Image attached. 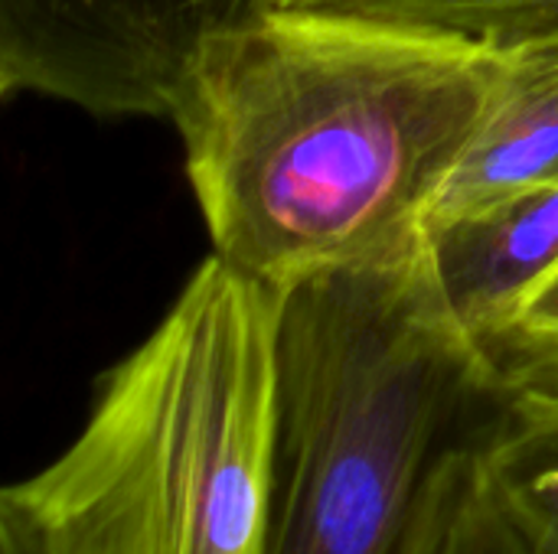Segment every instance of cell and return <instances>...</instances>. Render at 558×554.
Masks as SVG:
<instances>
[{
  "label": "cell",
  "mask_w": 558,
  "mask_h": 554,
  "mask_svg": "<svg viewBox=\"0 0 558 554\" xmlns=\"http://www.w3.org/2000/svg\"><path fill=\"white\" fill-rule=\"evenodd\" d=\"M298 7L353 10L386 20L425 23L504 46L558 36V0H278Z\"/></svg>",
  "instance_id": "cell-10"
},
{
  "label": "cell",
  "mask_w": 558,
  "mask_h": 554,
  "mask_svg": "<svg viewBox=\"0 0 558 554\" xmlns=\"http://www.w3.org/2000/svg\"><path fill=\"white\" fill-rule=\"evenodd\" d=\"M484 447L454 467L412 554H553L490 483Z\"/></svg>",
  "instance_id": "cell-8"
},
{
  "label": "cell",
  "mask_w": 558,
  "mask_h": 554,
  "mask_svg": "<svg viewBox=\"0 0 558 554\" xmlns=\"http://www.w3.org/2000/svg\"><path fill=\"white\" fill-rule=\"evenodd\" d=\"M517 46L265 0L196 52L170 121L219 261L281 294L418 232Z\"/></svg>",
  "instance_id": "cell-1"
},
{
  "label": "cell",
  "mask_w": 558,
  "mask_h": 554,
  "mask_svg": "<svg viewBox=\"0 0 558 554\" xmlns=\"http://www.w3.org/2000/svg\"><path fill=\"white\" fill-rule=\"evenodd\" d=\"M481 460L513 516L558 554V408L507 402Z\"/></svg>",
  "instance_id": "cell-7"
},
{
  "label": "cell",
  "mask_w": 558,
  "mask_h": 554,
  "mask_svg": "<svg viewBox=\"0 0 558 554\" xmlns=\"http://www.w3.org/2000/svg\"><path fill=\"white\" fill-rule=\"evenodd\" d=\"M481 346L507 402L558 408V264Z\"/></svg>",
  "instance_id": "cell-9"
},
{
  "label": "cell",
  "mask_w": 558,
  "mask_h": 554,
  "mask_svg": "<svg viewBox=\"0 0 558 554\" xmlns=\"http://www.w3.org/2000/svg\"><path fill=\"white\" fill-rule=\"evenodd\" d=\"M445 300L484 343L558 264V183L425 229Z\"/></svg>",
  "instance_id": "cell-5"
},
{
  "label": "cell",
  "mask_w": 558,
  "mask_h": 554,
  "mask_svg": "<svg viewBox=\"0 0 558 554\" xmlns=\"http://www.w3.org/2000/svg\"><path fill=\"white\" fill-rule=\"evenodd\" d=\"M284 294L216 255L0 493V554H265Z\"/></svg>",
  "instance_id": "cell-3"
},
{
  "label": "cell",
  "mask_w": 558,
  "mask_h": 554,
  "mask_svg": "<svg viewBox=\"0 0 558 554\" xmlns=\"http://www.w3.org/2000/svg\"><path fill=\"white\" fill-rule=\"evenodd\" d=\"M513 46L504 91L435 196L425 229L558 183V36Z\"/></svg>",
  "instance_id": "cell-6"
},
{
  "label": "cell",
  "mask_w": 558,
  "mask_h": 554,
  "mask_svg": "<svg viewBox=\"0 0 558 554\" xmlns=\"http://www.w3.org/2000/svg\"><path fill=\"white\" fill-rule=\"evenodd\" d=\"M265 0H0V95L170 118L199 46Z\"/></svg>",
  "instance_id": "cell-4"
},
{
  "label": "cell",
  "mask_w": 558,
  "mask_h": 554,
  "mask_svg": "<svg viewBox=\"0 0 558 554\" xmlns=\"http://www.w3.org/2000/svg\"><path fill=\"white\" fill-rule=\"evenodd\" d=\"M507 415L428 238L284 294L265 554H412Z\"/></svg>",
  "instance_id": "cell-2"
}]
</instances>
